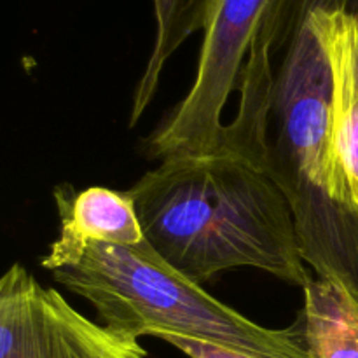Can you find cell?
<instances>
[{
    "mask_svg": "<svg viewBox=\"0 0 358 358\" xmlns=\"http://www.w3.org/2000/svg\"><path fill=\"white\" fill-rule=\"evenodd\" d=\"M161 339L173 345L175 348L180 350L189 358H257L234 352V350L226 348V346L213 345V343L201 341V339L184 338V336H163Z\"/></svg>",
    "mask_w": 358,
    "mask_h": 358,
    "instance_id": "11",
    "label": "cell"
},
{
    "mask_svg": "<svg viewBox=\"0 0 358 358\" xmlns=\"http://www.w3.org/2000/svg\"><path fill=\"white\" fill-rule=\"evenodd\" d=\"M332 76V150L358 206V13L313 10L306 17Z\"/></svg>",
    "mask_w": 358,
    "mask_h": 358,
    "instance_id": "7",
    "label": "cell"
},
{
    "mask_svg": "<svg viewBox=\"0 0 358 358\" xmlns=\"http://www.w3.org/2000/svg\"><path fill=\"white\" fill-rule=\"evenodd\" d=\"M128 192L145 240L199 285L236 268L303 289L313 280L301 257L292 210L266 159L229 140L212 152L164 157Z\"/></svg>",
    "mask_w": 358,
    "mask_h": 358,
    "instance_id": "1",
    "label": "cell"
},
{
    "mask_svg": "<svg viewBox=\"0 0 358 358\" xmlns=\"http://www.w3.org/2000/svg\"><path fill=\"white\" fill-rule=\"evenodd\" d=\"M271 112L266 170L292 210L301 257L358 310V206L332 150L331 65L308 21L289 41Z\"/></svg>",
    "mask_w": 358,
    "mask_h": 358,
    "instance_id": "2",
    "label": "cell"
},
{
    "mask_svg": "<svg viewBox=\"0 0 358 358\" xmlns=\"http://www.w3.org/2000/svg\"><path fill=\"white\" fill-rule=\"evenodd\" d=\"M58 208V240L49 247L41 266L48 271L79 261L90 243L138 245L145 240L135 201L129 192L107 187H87L76 191L70 184L55 189Z\"/></svg>",
    "mask_w": 358,
    "mask_h": 358,
    "instance_id": "6",
    "label": "cell"
},
{
    "mask_svg": "<svg viewBox=\"0 0 358 358\" xmlns=\"http://www.w3.org/2000/svg\"><path fill=\"white\" fill-rule=\"evenodd\" d=\"M0 358H147L140 338L91 320L14 262L0 280Z\"/></svg>",
    "mask_w": 358,
    "mask_h": 358,
    "instance_id": "5",
    "label": "cell"
},
{
    "mask_svg": "<svg viewBox=\"0 0 358 358\" xmlns=\"http://www.w3.org/2000/svg\"><path fill=\"white\" fill-rule=\"evenodd\" d=\"M220 0H154L156 41L133 96L129 126H135L154 100L164 63L194 31L205 30Z\"/></svg>",
    "mask_w": 358,
    "mask_h": 358,
    "instance_id": "9",
    "label": "cell"
},
{
    "mask_svg": "<svg viewBox=\"0 0 358 358\" xmlns=\"http://www.w3.org/2000/svg\"><path fill=\"white\" fill-rule=\"evenodd\" d=\"M269 0H220L203 30L198 69L180 103L150 136L157 159L205 154L222 145V110L241 87L245 59L261 31Z\"/></svg>",
    "mask_w": 358,
    "mask_h": 358,
    "instance_id": "4",
    "label": "cell"
},
{
    "mask_svg": "<svg viewBox=\"0 0 358 358\" xmlns=\"http://www.w3.org/2000/svg\"><path fill=\"white\" fill-rule=\"evenodd\" d=\"M299 322L313 358H358V310L334 283L311 280L304 287Z\"/></svg>",
    "mask_w": 358,
    "mask_h": 358,
    "instance_id": "8",
    "label": "cell"
},
{
    "mask_svg": "<svg viewBox=\"0 0 358 358\" xmlns=\"http://www.w3.org/2000/svg\"><path fill=\"white\" fill-rule=\"evenodd\" d=\"M320 9H346L358 13V0H269L255 42H264L273 48L280 38H292L306 17L313 10Z\"/></svg>",
    "mask_w": 358,
    "mask_h": 358,
    "instance_id": "10",
    "label": "cell"
},
{
    "mask_svg": "<svg viewBox=\"0 0 358 358\" xmlns=\"http://www.w3.org/2000/svg\"><path fill=\"white\" fill-rule=\"evenodd\" d=\"M52 280L86 299L105 325L142 336H184L257 358H313L301 322L269 329L171 268L152 245L90 243Z\"/></svg>",
    "mask_w": 358,
    "mask_h": 358,
    "instance_id": "3",
    "label": "cell"
}]
</instances>
